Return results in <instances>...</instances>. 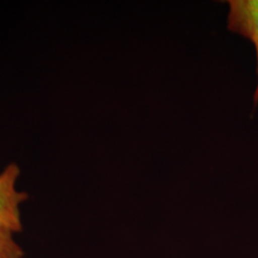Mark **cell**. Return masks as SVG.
Instances as JSON below:
<instances>
[{
  "label": "cell",
  "instance_id": "6da1fadb",
  "mask_svg": "<svg viewBox=\"0 0 258 258\" xmlns=\"http://www.w3.org/2000/svg\"><path fill=\"white\" fill-rule=\"evenodd\" d=\"M20 169L11 164L0 174V229L11 233L22 231L19 206L28 199V194L16 189Z\"/></svg>",
  "mask_w": 258,
  "mask_h": 258
},
{
  "label": "cell",
  "instance_id": "7a4b0ae2",
  "mask_svg": "<svg viewBox=\"0 0 258 258\" xmlns=\"http://www.w3.org/2000/svg\"><path fill=\"white\" fill-rule=\"evenodd\" d=\"M228 29L248 38L255 49L257 85L253 94V103L258 104V0H229Z\"/></svg>",
  "mask_w": 258,
  "mask_h": 258
},
{
  "label": "cell",
  "instance_id": "3957f363",
  "mask_svg": "<svg viewBox=\"0 0 258 258\" xmlns=\"http://www.w3.org/2000/svg\"><path fill=\"white\" fill-rule=\"evenodd\" d=\"M13 233L0 229V258H22L24 252L13 239Z\"/></svg>",
  "mask_w": 258,
  "mask_h": 258
}]
</instances>
